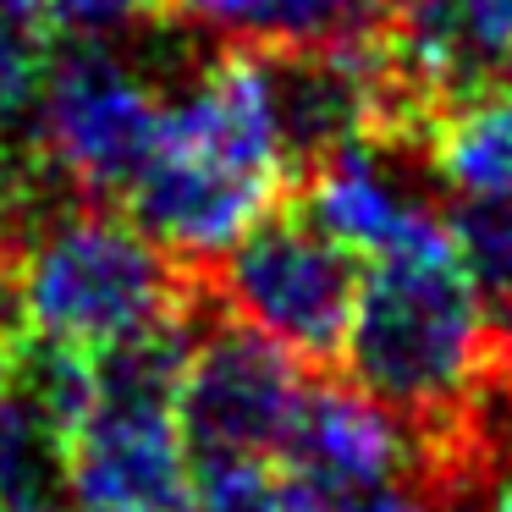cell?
Returning <instances> with one entry per match:
<instances>
[{
  "label": "cell",
  "mask_w": 512,
  "mask_h": 512,
  "mask_svg": "<svg viewBox=\"0 0 512 512\" xmlns=\"http://www.w3.org/2000/svg\"><path fill=\"white\" fill-rule=\"evenodd\" d=\"M391 155H402V149H380V144L342 149V155L320 160L314 171H303L298 188H292V204L325 237H336L342 248H353L364 259L424 243L446 221L424 199H413L408 182L391 171Z\"/></svg>",
  "instance_id": "8"
},
{
  "label": "cell",
  "mask_w": 512,
  "mask_h": 512,
  "mask_svg": "<svg viewBox=\"0 0 512 512\" xmlns=\"http://www.w3.org/2000/svg\"><path fill=\"white\" fill-rule=\"evenodd\" d=\"M12 320L28 342L61 353H105L127 336L210 309L193 265L171 259L155 237L111 204H39L12 248Z\"/></svg>",
  "instance_id": "2"
},
{
  "label": "cell",
  "mask_w": 512,
  "mask_h": 512,
  "mask_svg": "<svg viewBox=\"0 0 512 512\" xmlns=\"http://www.w3.org/2000/svg\"><path fill=\"white\" fill-rule=\"evenodd\" d=\"M490 353H496V386L512 397V292L496 298V314H490Z\"/></svg>",
  "instance_id": "16"
},
{
  "label": "cell",
  "mask_w": 512,
  "mask_h": 512,
  "mask_svg": "<svg viewBox=\"0 0 512 512\" xmlns=\"http://www.w3.org/2000/svg\"><path fill=\"white\" fill-rule=\"evenodd\" d=\"M342 512H430V501L413 485H380V490H353V496H342Z\"/></svg>",
  "instance_id": "15"
},
{
  "label": "cell",
  "mask_w": 512,
  "mask_h": 512,
  "mask_svg": "<svg viewBox=\"0 0 512 512\" xmlns=\"http://www.w3.org/2000/svg\"><path fill=\"white\" fill-rule=\"evenodd\" d=\"M490 501H496V512H512V446L501 452L496 474H490Z\"/></svg>",
  "instance_id": "17"
},
{
  "label": "cell",
  "mask_w": 512,
  "mask_h": 512,
  "mask_svg": "<svg viewBox=\"0 0 512 512\" xmlns=\"http://www.w3.org/2000/svg\"><path fill=\"white\" fill-rule=\"evenodd\" d=\"M281 468L320 490L353 496V490L408 485L413 446H408V430L375 397H364L353 380L347 386L320 380V386H303Z\"/></svg>",
  "instance_id": "7"
},
{
  "label": "cell",
  "mask_w": 512,
  "mask_h": 512,
  "mask_svg": "<svg viewBox=\"0 0 512 512\" xmlns=\"http://www.w3.org/2000/svg\"><path fill=\"white\" fill-rule=\"evenodd\" d=\"M188 23L215 28V34L248 39V45H276L287 28V6L292 0H171Z\"/></svg>",
  "instance_id": "14"
},
{
  "label": "cell",
  "mask_w": 512,
  "mask_h": 512,
  "mask_svg": "<svg viewBox=\"0 0 512 512\" xmlns=\"http://www.w3.org/2000/svg\"><path fill=\"white\" fill-rule=\"evenodd\" d=\"M0 512H12V507H6V501H0Z\"/></svg>",
  "instance_id": "19"
},
{
  "label": "cell",
  "mask_w": 512,
  "mask_h": 512,
  "mask_svg": "<svg viewBox=\"0 0 512 512\" xmlns=\"http://www.w3.org/2000/svg\"><path fill=\"white\" fill-rule=\"evenodd\" d=\"M446 237H452L463 270L485 298H507L512 292V204L501 199H457L441 215Z\"/></svg>",
  "instance_id": "12"
},
{
  "label": "cell",
  "mask_w": 512,
  "mask_h": 512,
  "mask_svg": "<svg viewBox=\"0 0 512 512\" xmlns=\"http://www.w3.org/2000/svg\"><path fill=\"white\" fill-rule=\"evenodd\" d=\"M72 512H204L171 397L89 364V391L61 441Z\"/></svg>",
  "instance_id": "5"
},
{
  "label": "cell",
  "mask_w": 512,
  "mask_h": 512,
  "mask_svg": "<svg viewBox=\"0 0 512 512\" xmlns=\"http://www.w3.org/2000/svg\"><path fill=\"white\" fill-rule=\"evenodd\" d=\"M215 309L259 331L298 364L336 369L358 303V254L325 237L298 204L254 221L221 259L199 270Z\"/></svg>",
  "instance_id": "3"
},
{
  "label": "cell",
  "mask_w": 512,
  "mask_h": 512,
  "mask_svg": "<svg viewBox=\"0 0 512 512\" xmlns=\"http://www.w3.org/2000/svg\"><path fill=\"white\" fill-rule=\"evenodd\" d=\"M50 72V28L28 0H0V138L23 127Z\"/></svg>",
  "instance_id": "11"
},
{
  "label": "cell",
  "mask_w": 512,
  "mask_h": 512,
  "mask_svg": "<svg viewBox=\"0 0 512 512\" xmlns=\"http://www.w3.org/2000/svg\"><path fill=\"white\" fill-rule=\"evenodd\" d=\"M166 94L111 45H72L50 61L34 127V166L83 204H127L160 144Z\"/></svg>",
  "instance_id": "4"
},
{
  "label": "cell",
  "mask_w": 512,
  "mask_h": 512,
  "mask_svg": "<svg viewBox=\"0 0 512 512\" xmlns=\"http://www.w3.org/2000/svg\"><path fill=\"white\" fill-rule=\"evenodd\" d=\"M39 12V23L50 28V39H72V45H111V39L133 34L138 23H149L160 0H28Z\"/></svg>",
  "instance_id": "13"
},
{
  "label": "cell",
  "mask_w": 512,
  "mask_h": 512,
  "mask_svg": "<svg viewBox=\"0 0 512 512\" xmlns=\"http://www.w3.org/2000/svg\"><path fill=\"white\" fill-rule=\"evenodd\" d=\"M292 182L265 50L243 45L166 94L160 144L127 193V215L171 259L204 270L254 221L281 210Z\"/></svg>",
  "instance_id": "1"
},
{
  "label": "cell",
  "mask_w": 512,
  "mask_h": 512,
  "mask_svg": "<svg viewBox=\"0 0 512 512\" xmlns=\"http://www.w3.org/2000/svg\"><path fill=\"white\" fill-rule=\"evenodd\" d=\"M61 485V419L39 397L17 342L0 347V501L34 507Z\"/></svg>",
  "instance_id": "10"
},
{
  "label": "cell",
  "mask_w": 512,
  "mask_h": 512,
  "mask_svg": "<svg viewBox=\"0 0 512 512\" xmlns=\"http://www.w3.org/2000/svg\"><path fill=\"white\" fill-rule=\"evenodd\" d=\"M303 386L309 380L298 375V358L281 353L276 342H265L248 325H237L232 314H221V325H199L177 380V402H171L188 463L281 468Z\"/></svg>",
  "instance_id": "6"
},
{
  "label": "cell",
  "mask_w": 512,
  "mask_h": 512,
  "mask_svg": "<svg viewBox=\"0 0 512 512\" xmlns=\"http://www.w3.org/2000/svg\"><path fill=\"white\" fill-rule=\"evenodd\" d=\"M17 512H67V507H50V501H34V507H17Z\"/></svg>",
  "instance_id": "18"
},
{
  "label": "cell",
  "mask_w": 512,
  "mask_h": 512,
  "mask_svg": "<svg viewBox=\"0 0 512 512\" xmlns=\"http://www.w3.org/2000/svg\"><path fill=\"white\" fill-rule=\"evenodd\" d=\"M424 155L457 199L512 204V89L490 83V89L446 105L424 138Z\"/></svg>",
  "instance_id": "9"
}]
</instances>
